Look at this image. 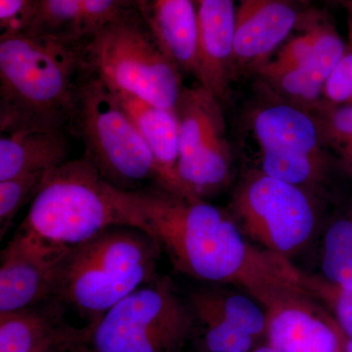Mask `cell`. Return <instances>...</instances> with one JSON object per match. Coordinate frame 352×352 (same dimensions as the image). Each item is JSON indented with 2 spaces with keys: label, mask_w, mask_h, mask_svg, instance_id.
I'll return each instance as SVG.
<instances>
[{
  "label": "cell",
  "mask_w": 352,
  "mask_h": 352,
  "mask_svg": "<svg viewBox=\"0 0 352 352\" xmlns=\"http://www.w3.org/2000/svg\"><path fill=\"white\" fill-rule=\"evenodd\" d=\"M344 8L346 9L347 12V21H349V39H351V45L352 50V0H346V3L344 6Z\"/></svg>",
  "instance_id": "obj_30"
},
{
  "label": "cell",
  "mask_w": 352,
  "mask_h": 352,
  "mask_svg": "<svg viewBox=\"0 0 352 352\" xmlns=\"http://www.w3.org/2000/svg\"><path fill=\"white\" fill-rule=\"evenodd\" d=\"M250 352H278L276 349H273L272 346H270V344L268 346H264L258 347L256 349H252Z\"/></svg>",
  "instance_id": "obj_31"
},
{
  "label": "cell",
  "mask_w": 352,
  "mask_h": 352,
  "mask_svg": "<svg viewBox=\"0 0 352 352\" xmlns=\"http://www.w3.org/2000/svg\"><path fill=\"white\" fill-rule=\"evenodd\" d=\"M324 166L322 152L314 154L263 152L261 171L275 179L295 186L317 182Z\"/></svg>",
  "instance_id": "obj_23"
},
{
  "label": "cell",
  "mask_w": 352,
  "mask_h": 352,
  "mask_svg": "<svg viewBox=\"0 0 352 352\" xmlns=\"http://www.w3.org/2000/svg\"><path fill=\"white\" fill-rule=\"evenodd\" d=\"M324 1L328 2V3L331 4H338V6H344L346 0H324Z\"/></svg>",
  "instance_id": "obj_32"
},
{
  "label": "cell",
  "mask_w": 352,
  "mask_h": 352,
  "mask_svg": "<svg viewBox=\"0 0 352 352\" xmlns=\"http://www.w3.org/2000/svg\"><path fill=\"white\" fill-rule=\"evenodd\" d=\"M111 90L154 155L163 177V188L191 196L177 175L179 126L175 111L160 107L127 92Z\"/></svg>",
  "instance_id": "obj_17"
},
{
  "label": "cell",
  "mask_w": 352,
  "mask_h": 352,
  "mask_svg": "<svg viewBox=\"0 0 352 352\" xmlns=\"http://www.w3.org/2000/svg\"><path fill=\"white\" fill-rule=\"evenodd\" d=\"M85 46L44 36H0V129L58 131L71 124Z\"/></svg>",
  "instance_id": "obj_2"
},
{
  "label": "cell",
  "mask_w": 352,
  "mask_h": 352,
  "mask_svg": "<svg viewBox=\"0 0 352 352\" xmlns=\"http://www.w3.org/2000/svg\"><path fill=\"white\" fill-rule=\"evenodd\" d=\"M135 228L166 252L176 270L245 289L261 305L284 289L305 283L287 258L258 249L237 222L203 198L157 187L113 188Z\"/></svg>",
  "instance_id": "obj_1"
},
{
  "label": "cell",
  "mask_w": 352,
  "mask_h": 352,
  "mask_svg": "<svg viewBox=\"0 0 352 352\" xmlns=\"http://www.w3.org/2000/svg\"><path fill=\"white\" fill-rule=\"evenodd\" d=\"M222 104L199 83L183 87L176 106L179 126L177 175L189 195L204 198L228 182L231 151Z\"/></svg>",
  "instance_id": "obj_9"
},
{
  "label": "cell",
  "mask_w": 352,
  "mask_h": 352,
  "mask_svg": "<svg viewBox=\"0 0 352 352\" xmlns=\"http://www.w3.org/2000/svg\"><path fill=\"white\" fill-rule=\"evenodd\" d=\"M305 287L286 289L263 305L268 344L278 352H339L337 332L310 302Z\"/></svg>",
  "instance_id": "obj_12"
},
{
  "label": "cell",
  "mask_w": 352,
  "mask_h": 352,
  "mask_svg": "<svg viewBox=\"0 0 352 352\" xmlns=\"http://www.w3.org/2000/svg\"><path fill=\"white\" fill-rule=\"evenodd\" d=\"M120 226L134 227L113 185L83 156L46 173L20 228L71 249Z\"/></svg>",
  "instance_id": "obj_4"
},
{
  "label": "cell",
  "mask_w": 352,
  "mask_h": 352,
  "mask_svg": "<svg viewBox=\"0 0 352 352\" xmlns=\"http://www.w3.org/2000/svg\"><path fill=\"white\" fill-rule=\"evenodd\" d=\"M346 352H352V339L346 344Z\"/></svg>",
  "instance_id": "obj_34"
},
{
  "label": "cell",
  "mask_w": 352,
  "mask_h": 352,
  "mask_svg": "<svg viewBox=\"0 0 352 352\" xmlns=\"http://www.w3.org/2000/svg\"><path fill=\"white\" fill-rule=\"evenodd\" d=\"M336 310L340 325L352 339V289H340Z\"/></svg>",
  "instance_id": "obj_28"
},
{
  "label": "cell",
  "mask_w": 352,
  "mask_h": 352,
  "mask_svg": "<svg viewBox=\"0 0 352 352\" xmlns=\"http://www.w3.org/2000/svg\"><path fill=\"white\" fill-rule=\"evenodd\" d=\"M231 206L245 237L277 256L287 258L302 249L314 233V207L302 187L263 171L245 178Z\"/></svg>",
  "instance_id": "obj_8"
},
{
  "label": "cell",
  "mask_w": 352,
  "mask_h": 352,
  "mask_svg": "<svg viewBox=\"0 0 352 352\" xmlns=\"http://www.w3.org/2000/svg\"><path fill=\"white\" fill-rule=\"evenodd\" d=\"M316 39L314 50L295 71L271 80L277 92L305 109L319 108L330 76L347 52L335 25L327 16L317 9Z\"/></svg>",
  "instance_id": "obj_15"
},
{
  "label": "cell",
  "mask_w": 352,
  "mask_h": 352,
  "mask_svg": "<svg viewBox=\"0 0 352 352\" xmlns=\"http://www.w3.org/2000/svg\"><path fill=\"white\" fill-rule=\"evenodd\" d=\"M69 124L82 139L85 156L113 186L129 190L153 180L163 187L151 150L112 90L88 68L80 80Z\"/></svg>",
  "instance_id": "obj_6"
},
{
  "label": "cell",
  "mask_w": 352,
  "mask_h": 352,
  "mask_svg": "<svg viewBox=\"0 0 352 352\" xmlns=\"http://www.w3.org/2000/svg\"><path fill=\"white\" fill-rule=\"evenodd\" d=\"M322 270L340 289H352V221L339 220L329 228L324 241Z\"/></svg>",
  "instance_id": "obj_22"
},
{
  "label": "cell",
  "mask_w": 352,
  "mask_h": 352,
  "mask_svg": "<svg viewBox=\"0 0 352 352\" xmlns=\"http://www.w3.org/2000/svg\"><path fill=\"white\" fill-rule=\"evenodd\" d=\"M159 245L140 229L113 226L69 249L54 298L95 325L108 310L157 276Z\"/></svg>",
  "instance_id": "obj_3"
},
{
  "label": "cell",
  "mask_w": 352,
  "mask_h": 352,
  "mask_svg": "<svg viewBox=\"0 0 352 352\" xmlns=\"http://www.w3.org/2000/svg\"><path fill=\"white\" fill-rule=\"evenodd\" d=\"M252 132L263 152L314 154L324 140L320 122L293 103L267 106L254 113Z\"/></svg>",
  "instance_id": "obj_19"
},
{
  "label": "cell",
  "mask_w": 352,
  "mask_h": 352,
  "mask_svg": "<svg viewBox=\"0 0 352 352\" xmlns=\"http://www.w3.org/2000/svg\"><path fill=\"white\" fill-rule=\"evenodd\" d=\"M195 315L203 326L204 346L207 352H250L254 339L245 331L232 324L208 314Z\"/></svg>",
  "instance_id": "obj_25"
},
{
  "label": "cell",
  "mask_w": 352,
  "mask_h": 352,
  "mask_svg": "<svg viewBox=\"0 0 352 352\" xmlns=\"http://www.w3.org/2000/svg\"><path fill=\"white\" fill-rule=\"evenodd\" d=\"M38 7V0H0V36L25 32Z\"/></svg>",
  "instance_id": "obj_26"
},
{
  "label": "cell",
  "mask_w": 352,
  "mask_h": 352,
  "mask_svg": "<svg viewBox=\"0 0 352 352\" xmlns=\"http://www.w3.org/2000/svg\"><path fill=\"white\" fill-rule=\"evenodd\" d=\"M342 150H344V154H346L349 159H352V144L347 146V147L344 148Z\"/></svg>",
  "instance_id": "obj_33"
},
{
  "label": "cell",
  "mask_w": 352,
  "mask_h": 352,
  "mask_svg": "<svg viewBox=\"0 0 352 352\" xmlns=\"http://www.w3.org/2000/svg\"><path fill=\"white\" fill-rule=\"evenodd\" d=\"M135 10V0H38L24 34L85 45L104 28Z\"/></svg>",
  "instance_id": "obj_14"
},
{
  "label": "cell",
  "mask_w": 352,
  "mask_h": 352,
  "mask_svg": "<svg viewBox=\"0 0 352 352\" xmlns=\"http://www.w3.org/2000/svg\"><path fill=\"white\" fill-rule=\"evenodd\" d=\"M194 314L212 315L258 339L266 332L265 310L252 298L237 294L201 291L191 298Z\"/></svg>",
  "instance_id": "obj_21"
},
{
  "label": "cell",
  "mask_w": 352,
  "mask_h": 352,
  "mask_svg": "<svg viewBox=\"0 0 352 352\" xmlns=\"http://www.w3.org/2000/svg\"><path fill=\"white\" fill-rule=\"evenodd\" d=\"M80 352H91L89 351V349H87V346H85L82 347V351Z\"/></svg>",
  "instance_id": "obj_35"
},
{
  "label": "cell",
  "mask_w": 352,
  "mask_h": 352,
  "mask_svg": "<svg viewBox=\"0 0 352 352\" xmlns=\"http://www.w3.org/2000/svg\"><path fill=\"white\" fill-rule=\"evenodd\" d=\"M69 250L18 229L1 252L0 312L53 300L58 272Z\"/></svg>",
  "instance_id": "obj_10"
},
{
  "label": "cell",
  "mask_w": 352,
  "mask_h": 352,
  "mask_svg": "<svg viewBox=\"0 0 352 352\" xmlns=\"http://www.w3.org/2000/svg\"><path fill=\"white\" fill-rule=\"evenodd\" d=\"M323 98L330 106L352 105V50H347L329 78Z\"/></svg>",
  "instance_id": "obj_27"
},
{
  "label": "cell",
  "mask_w": 352,
  "mask_h": 352,
  "mask_svg": "<svg viewBox=\"0 0 352 352\" xmlns=\"http://www.w3.org/2000/svg\"><path fill=\"white\" fill-rule=\"evenodd\" d=\"M63 305L50 300L41 305L0 312V352H36L85 332L64 320Z\"/></svg>",
  "instance_id": "obj_18"
},
{
  "label": "cell",
  "mask_w": 352,
  "mask_h": 352,
  "mask_svg": "<svg viewBox=\"0 0 352 352\" xmlns=\"http://www.w3.org/2000/svg\"><path fill=\"white\" fill-rule=\"evenodd\" d=\"M91 331L92 326L87 324L85 326V332L80 333L78 337L63 340V342H58V344L36 352H80L83 346H87Z\"/></svg>",
  "instance_id": "obj_29"
},
{
  "label": "cell",
  "mask_w": 352,
  "mask_h": 352,
  "mask_svg": "<svg viewBox=\"0 0 352 352\" xmlns=\"http://www.w3.org/2000/svg\"><path fill=\"white\" fill-rule=\"evenodd\" d=\"M46 173H25L0 182V237L6 235L21 208L36 195Z\"/></svg>",
  "instance_id": "obj_24"
},
{
  "label": "cell",
  "mask_w": 352,
  "mask_h": 352,
  "mask_svg": "<svg viewBox=\"0 0 352 352\" xmlns=\"http://www.w3.org/2000/svg\"><path fill=\"white\" fill-rule=\"evenodd\" d=\"M195 321L170 278L157 276L91 324L87 347L91 352H182Z\"/></svg>",
  "instance_id": "obj_7"
},
{
  "label": "cell",
  "mask_w": 352,
  "mask_h": 352,
  "mask_svg": "<svg viewBox=\"0 0 352 352\" xmlns=\"http://www.w3.org/2000/svg\"><path fill=\"white\" fill-rule=\"evenodd\" d=\"M88 69L113 90L175 111L182 69L168 56L138 10L104 28L85 46Z\"/></svg>",
  "instance_id": "obj_5"
},
{
  "label": "cell",
  "mask_w": 352,
  "mask_h": 352,
  "mask_svg": "<svg viewBox=\"0 0 352 352\" xmlns=\"http://www.w3.org/2000/svg\"><path fill=\"white\" fill-rule=\"evenodd\" d=\"M69 152V141L63 129L1 132L0 182L25 173L55 170L68 162Z\"/></svg>",
  "instance_id": "obj_20"
},
{
  "label": "cell",
  "mask_w": 352,
  "mask_h": 352,
  "mask_svg": "<svg viewBox=\"0 0 352 352\" xmlns=\"http://www.w3.org/2000/svg\"><path fill=\"white\" fill-rule=\"evenodd\" d=\"M198 24L199 83L223 103L234 76L237 0H195Z\"/></svg>",
  "instance_id": "obj_13"
},
{
  "label": "cell",
  "mask_w": 352,
  "mask_h": 352,
  "mask_svg": "<svg viewBox=\"0 0 352 352\" xmlns=\"http://www.w3.org/2000/svg\"><path fill=\"white\" fill-rule=\"evenodd\" d=\"M136 10L162 50L195 76L198 24L195 0H135Z\"/></svg>",
  "instance_id": "obj_16"
},
{
  "label": "cell",
  "mask_w": 352,
  "mask_h": 352,
  "mask_svg": "<svg viewBox=\"0 0 352 352\" xmlns=\"http://www.w3.org/2000/svg\"><path fill=\"white\" fill-rule=\"evenodd\" d=\"M311 7L310 0H237L234 72L267 63Z\"/></svg>",
  "instance_id": "obj_11"
}]
</instances>
